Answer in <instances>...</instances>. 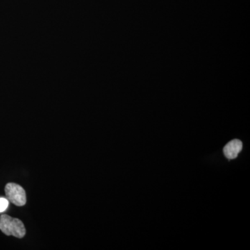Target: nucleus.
I'll return each mask as SVG.
<instances>
[{
    "instance_id": "nucleus-1",
    "label": "nucleus",
    "mask_w": 250,
    "mask_h": 250,
    "mask_svg": "<svg viewBox=\"0 0 250 250\" xmlns=\"http://www.w3.org/2000/svg\"><path fill=\"white\" fill-rule=\"evenodd\" d=\"M0 230L6 236H13L18 238H22L26 234L25 227L22 222L8 215L0 216Z\"/></svg>"
},
{
    "instance_id": "nucleus-2",
    "label": "nucleus",
    "mask_w": 250,
    "mask_h": 250,
    "mask_svg": "<svg viewBox=\"0 0 250 250\" xmlns=\"http://www.w3.org/2000/svg\"><path fill=\"white\" fill-rule=\"evenodd\" d=\"M5 194L9 202L18 206L22 207L27 202L25 190L21 186L17 184L9 183L5 187Z\"/></svg>"
},
{
    "instance_id": "nucleus-3",
    "label": "nucleus",
    "mask_w": 250,
    "mask_h": 250,
    "mask_svg": "<svg viewBox=\"0 0 250 250\" xmlns=\"http://www.w3.org/2000/svg\"><path fill=\"white\" fill-rule=\"evenodd\" d=\"M243 148V143L240 140L235 139L229 142L223 149L224 154L229 159H236Z\"/></svg>"
},
{
    "instance_id": "nucleus-4",
    "label": "nucleus",
    "mask_w": 250,
    "mask_h": 250,
    "mask_svg": "<svg viewBox=\"0 0 250 250\" xmlns=\"http://www.w3.org/2000/svg\"><path fill=\"white\" fill-rule=\"evenodd\" d=\"M9 202L7 199L0 197V213L4 212L9 207Z\"/></svg>"
}]
</instances>
